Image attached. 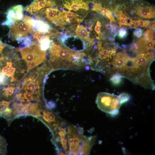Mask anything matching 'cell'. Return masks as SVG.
<instances>
[{"mask_svg": "<svg viewBox=\"0 0 155 155\" xmlns=\"http://www.w3.org/2000/svg\"><path fill=\"white\" fill-rule=\"evenodd\" d=\"M49 62L53 68H73L78 67L76 52L57 43L51 46Z\"/></svg>", "mask_w": 155, "mask_h": 155, "instance_id": "1", "label": "cell"}, {"mask_svg": "<svg viewBox=\"0 0 155 155\" xmlns=\"http://www.w3.org/2000/svg\"><path fill=\"white\" fill-rule=\"evenodd\" d=\"M96 103L100 110L112 115L118 113L121 105L119 96L105 92H100L97 94Z\"/></svg>", "mask_w": 155, "mask_h": 155, "instance_id": "2", "label": "cell"}, {"mask_svg": "<svg viewBox=\"0 0 155 155\" xmlns=\"http://www.w3.org/2000/svg\"><path fill=\"white\" fill-rule=\"evenodd\" d=\"M20 51L22 59L27 63L34 61L38 65L46 59V51L42 50L36 43H33Z\"/></svg>", "mask_w": 155, "mask_h": 155, "instance_id": "3", "label": "cell"}, {"mask_svg": "<svg viewBox=\"0 0 155 155\" xmlns=\"http://www.w3.org/2000/svg\"><path fill=\"white\" fill-rule=\"evenodd\" d=\"M9 28V37L13 40L28 36L35 32L31 26L22 20L15 22Z\"/></svg>", "mask_w": 155, "mask_h": 155, "instance_id": "4", "label": "cell"}, {"mask_svg": "<svg viewBox=\"0 0 155 155\" xmlns=\"http://www.w3.org/2000/svg\"><path fill=\"white\" fill-rule=\"evenodd\" d=\"M24 8L21 5H15L9 8L6 12V20L1 24L9 28L15 22L22 20L24 16Z\"/></svg>", "mask_w": 155, "mask_h": 155, "instance_id": "5", "label": "cell"}, {"mask_svg": "<svg viewBox=\"0 0 155 155\" xmlns=\"http://www.w3.org/2000/svg\"><path fill=\"white\" fill-rule=\"evenodd\" d=\"M136 2L132 3L135 14L140 17L146 18H155V9L149 4L140 0H135Z\"/></svg>", "mask_w": 155, "mask_h": 155, "instance_id": "6", "label": "cell"}, {"mask_svg": "<svg viewBox=\"0 0 155 155\" xmlns=\"http://www.w3.org/2000/svg\"><path fill=\"white\" fill-rule=\"evenodd\" d=\"M53 4V0H33L30 4L24 8V10L35 15L42 9L51 7Z\"/></svg>", "mask_w": 155, "mask_h": 155, "instance_id": "7", "label": "cell"}, {"mask_svg": "<svg viewBox=\"0 0 155 155\" xmlns=\"http://www.w3.org/2000/svg\"><path fill=\"white\" fill-rule=\"evenodd\" d=\"M22 20L29 24L32 27L34 32H49L51 28L46 22L40 19L35 20L27 16H24Z\"/></svg>", "mask_w": 155, "mask_h": 155, "instance_id": "8", "label": "cell"}, {"mask_svg": "<svg viewBox=\"0 0 155 155\" xmlns=\"http://www.w3.org/2000/svg\"><path fill=\"white\" fill-rule=\"evenodd\" d=\"M126 54L118 53L114 57L112 64L114 69L121 73L125 64Z\"/></svg>", "mask_w": 155, "mask_h": 155, "instance_id": "9", "label": "cell"}, {"mask_svg": "<svg viewBox=\"0 0 155 155\" xmlns=\"http://www.w3.org/2000/svg\"><path fill=\"white\" fill-rule=\"evenodd\" d=\"M89 33L87 30L86 27L80 25L77 26L75 31V34L76 36L86 41H89L90 40L89 38Z\"/></svg>", "mask_w": 155, "mask_h": 155, "instance_id": "10", "label": "cell"}, {"mask_svg": "<svg viewBox=\"0 0 155 155\" xmlns=\"http://www.w3.org/2000/svg\"><path fill=\"white\" fill-rule=\"evenodd\" d=\"M32 36H30L21 38L16 40L18 43H20L19 48V51L30 46L32 44Z\"/></svg>", "mask_w": 155, "mask_h": 155, "instance_id": "11", "label": "cell"}, {"mask_svg": "<svg viewBox=\"0 0 155 155\" xmlns=\"http://www.w3.org/2000/svg\"><path fill=\"white\" fill-rule=\"evenodd\" d=\"M50 36H48L39 42L41 49L44 51L47 50L49 47L52 41L49 39Z\"/></svg>", "mask_w": 155, "mask_h": 155, "instance_id": "12", "label": "cell"}, {"mask_svg": "<svg viewBox=\"0 0 155 155\" xmlns=\"http://www.w3.org/2000/svg\"><path fill=\"white\" fill-rule=\"evenodd\" d=\"M124 77V76L120 73H116L112 76L110 79V81L113 84L117 86L121 83L122 78Z\"/></svg>", "mask_w": 155, "mask_h": 155, "instance_id": "13", "label": "cell"}, {"mask_svg": "<svg viewBox=\"0 0 155 155\" xmlns=\"http://www.w3.org/2000/svg\"><path fill=\"white\" fill-rule=\"evenodd\" d=\"M7 143L6 140L0 135V155H5L7 152Z\"/></svg>", "mask_w": 155, "mask_h": 155, "instance_id": "14", "label": "cell"}, {"mask_svg": "<svg viewBox=\"0 0 155 155\" xmlns=\"http://www.w3.org/2000/svg\"><path fill=\"white\" fill-rule=\"evenodd\" d=\"M128 34V29L124 27L120 28L118 31V36L121 39H124L126 38Z\"/></svg>", "mask_w": 155, "mask_h": 155, "instance_id": "15", "label": "cell"}, {"mask_svg": "<svg viewBox=\"0 0 155 155\" xmlns=\"http://www.w3.org/2000/svg\"><path fill=\"white\" fill-rule=\"evenodd\" d=\"M119 96L121 105L128 101L130 98V96L125 93L120 94Z\"/></svg>", "mask_w": 155, "mask_h": 155, "instance_id": "16", "label": "cell"}, {"mask_svg": "<svg viewBox=\"0 0 155 155\" xmlns=\"http://www.w3.org/2000/svg\"><path fill=\"white\" fill-rule=\"evenodd\" d=\"M135 30L133 32V35L138 38L141 37L143 35V30L141 28H134Z\"/></svg>", "mask_w": 155, "mask_h": 155, "instance_id": "17", "label": "cell"}, {"mask_svg": "<svg viewBox=\"0 0 155 155\" xmlns=\"http://www.w3.org/2000/svg\"><path fill=\"white\" fill-rule=\"evenodd\" d=\"M102 26L101 22L99 21H97L96 26L94 28V30L96 33L98 35V37L99 39L100 34L101 27Z\"/></svg>", "mask_w": 155, "mask_h": 155, "instance_id": "18", "label": "cell"}, {"mask_svg": "<svg viewBox=\"0 0 155 155\" xmlns=\"http://www.w3.org/2000/svg\"><path fill=\"white\" fill-rule=\"evenodd\" d=\"M106 16L110 20V22L115 23L116 20L112 14V11L108 9L107 10V12L106 14Z\"/></svg>", "mask_w": 155, "mask_h": 155, "instance_id": "19", "label": "cell"}, {"mask_svg": "<svg viewBox=\"0 0 155 155\" xmlns=\"http://www.w3.org/2000/svg\"><path fill=\"white\" fill-rule=\"evenodd\" d=\"M99 58L101 60H108L107 59H108L107 57L102 52L99 51Z\"/></svg>", "mask_w": 155, "mask_h": 155, "instance_id": "20", "label": "cell"}, {"mask_svg": "<svg viewBox=\"0 0 155 155\" xmlns=\"http://www.w3.org/2000/svg\"><path fill=\"white\" fill-rule=\"evenodd\" d=\"M109 8L106 9L105 7H102L100 10L99 12L101 13L104 15H105L107 12V10Z\"/></svg>", "mask_w": 155, "mask_h": 155, "instance_id": "21", "label": "cell"}, {"mask_svg": "<svg viewBox=\"0 0 155 155\" xmlns=\"http://www.w3.org/2000/svg\"><path fill=\"white\" fill-rule=\"evenodd\" d=\"M126 22V20L122 19L119 21L118 22L119 26L121 27L122 25H125Z\"/></svg>", "mask_w": 155, "mask_h": 155, "instance_id": "22", "label": "cell"}, {"mask_svg": "<svg viewBox=\"0 0 155 155\" xmlns=\"http://www.w3.org/2000/svg\"><path fill=\"white\" fill-rule=\"evenodd\" d=\"M138 20L139 26L141 27H144L145 24L144 20L140 19Z\"/></svg>", "mask_w": 155, "mask_h": 155, "instance_id": "23", "label": "cell"}, {"mask_svg": "<svg viewBox=\"0 0 155 155\" xmlns=\"http://www.w3.org/2000/svg\"><path fill=\"white\" fill-rule=\"evenodd\" d=\"M133 28H135L136 27H138L139 26L138 23V20H133Z\"/></svg>", "mask_w": 155, "mask_h": 155, "instance_id": "24", "label": "cell"}, {"mask_svg": "<svg viewBox=\"0 0 155 155\" xmlns=\"http://www.w3.org/2000/svg\"><path fill=\"white\" fill-rule=\"evenodd\" d=\"M6 44H5L0 40V51L3 49L5 47Z\"/></svg>", "mask_w": 155, "mask_h": 155, "instance_id": "25", "label": "cell"}, {"mask_svg": "<svg viewBox=\"0 0 155 155\" xmlns=\"http://www.w3.org/2000/svg\"><path fill=\"white\" fill-rule=\"evenodd\" d=\"M115 38L111 36L108 37V39L110 41L113 42L114 41Z\"/></svg>", "mask_w": 155, "mask_h": 155, "instance_id": "26", "label": "cell"}]
</instances>
